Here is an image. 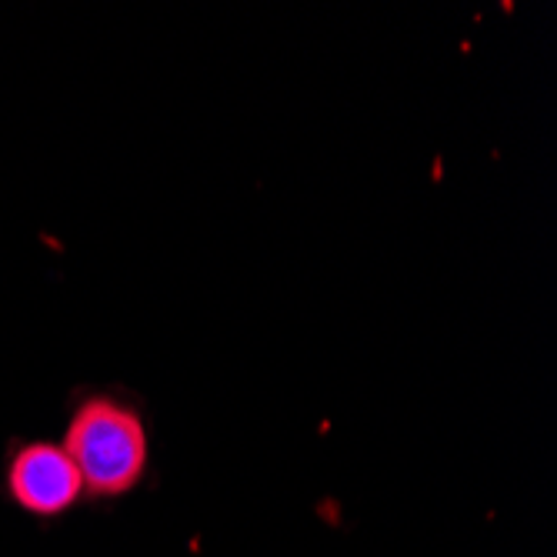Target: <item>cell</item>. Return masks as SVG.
<instances>
[{
    "mask_svg": "<svg viewBox=\"0 0 557 557\" xmlns=\"http://www.w3.org/2000/svg\"><path fill=\"white\" fill-rule=\"evenodd\" d=\"M147 404L124 384H87L67 400L64 450L84 481L87 504H117L154 471Z\"/></svg>",
    "mask_w": 557,
    "mask_h": 557,
    "instance_id": "obj_1",
    "label": "cell"
},
{
    "mask_svg": "<svg viewBox=\"0 0 557 557\" xmlns=\"http://www.w3.org/2000/svg\"><path fill=\"white\" fill-rule=\"evenodd\" d=\"M4 497L40 524H58L87 504L84 481L61 441L17 437L4 458Z\"/></svg>",
    "mask_w": 557,
    "mask_h": 557,
    "instance_id": "obj_2",
    "label": "cell"
}]
</instances>
